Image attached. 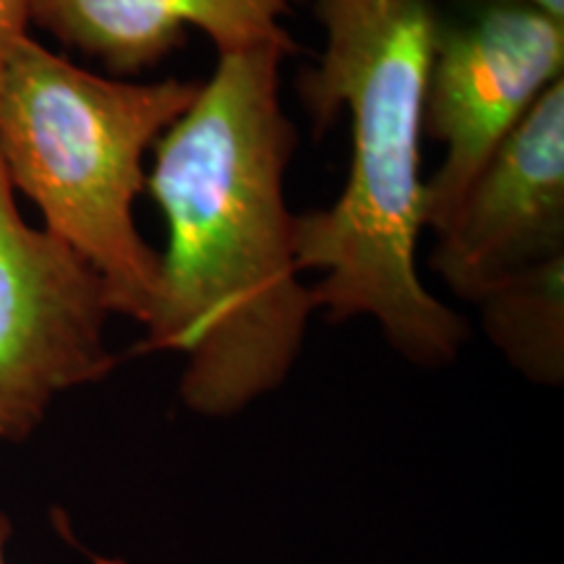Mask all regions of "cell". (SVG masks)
<instances>
[{"label": "cell", "instance_id": "5", "mask_svg": "<svg viewBox=\"0 0 564 564\" xmlns=\"http://www.w3.org/2000/svg\"><path fill=\"white\" fill-rule=\"evenodd\" d=\"M102 280L21 217L0 160V440L21 442L55 398L116 369Z\"/></svg>", "mask_w": 564, "mask_h": 564}, {"label": "cell", "instance_id": "10", "mask_svg": "<svg viewBox=\"0 0 564 564\" xmlns=\"http://www.w3.org/2000/svg\"><path fill=\"white\" fill-rule=\"evenodd\" d=\"M520 3L531 6V9L546 13L554 21H562L564 24V0H520Z\"/></svg>", "mask_w": 564, "mask_h": 564}, {"label": "cell", "instance_id": "11", "mask_svg": "<svg viewBox=\"0 0 564 564\" xmlns=\"http://www.w3.org/2000/svg\"><path fill=\"white\" fill-rule=\"evenodd\" d=\"M11 523L3 512H0V564H6V544H9Z\"/></svg>", "mask_w": 564, "mask_h": 564}, {"label": "cell", "instance_id": "6", "mask_svg": "<svg viewBox=\"0 0 564 564\" xmlns=\"http://www.w3.org/2000/svg\"><path fill=\"white\" fill-rule=\"evenodd\" d=\"M564 257V79L507 133L436 230L432 267L478 303L514 274Z\"/></svg>", "mask_w": 564, "mask_h": 564}, {"label": "cell", "instance_id": "7", "mask_svg": "<svg viewBox=\"0 0 564 564\" xmlns=\"http://www.w3.org/2000/svg\"><path fill=\"white\" fill-rule=\"evenodd\" d=\"M299 0H30V21L55 40L100 61L116 79L158 66L183 45L186 30H202L217 53L232 55L274 45H299L280 19Z\"/></svg>", "mask_w": 564, "mask_h": 564}, {"label": "cell", "instance_id": "1", "mask_svg": "<svg viewBox=\"0 0 564 564\" xmlns=\"http://www.w3.org/2000/svg\"><path fill=\"white\" fill-rule=\"evenodd\" d=\"M264 45L220 55L196 100L152 147L147 175L167 225L147 350L186 358L181 398L225 419L285 382L312 314L295 259L285 173L299 133Z\"/></svg>", "mask_w": 564, "mask_h": 564}, {"label": "cell", "instance_id": "9", "mask_svg": "<svg viewBox=\"0 0 564 564\" xmlns=\"http://www.w3.org/2000/svg\"><path fill=\"white\" fill-rule=\"evenodd\" d=\"M30 0H0V76L13 47L30 34Z\"/></svg>", "mask_w": 564, "mask_h": 564}, {"label": "cell", "instance_id": "8", "mask_svg": "<svg viewBox=\"0 0 564 564\" xmlns=\"http://www.w3.org/2000/svg\"><path fill=\"white\" fill-rule=\"evenodd\" d=\"M491 343L520 373L560 384L564 373V257L514 274L478 301Z\"/></svg>", "mask_w": 564, "mask_h": 564}, {"label": "cell", "instance_id": "2", "mask_svg": "<svg viewBox=\"0 0 564 564\" xmlns=\"http://www.w3.org/2000/svg\"><path fill=\"white\" fill-rule=\"evenodd\" d=\"M447 0H314L324 30L316 66L299 76L303 108L322 137L345 110L352 160L333 207L295 215L293 241L316 312L333 322L371 316L394 350L444 366L468 324L423 285L415 249L426 207L423 110L436 26Z\"/></svg>", "mask_w": 564, "mask_h": 564}, {"label": "cell", "instance_id": "3", "mask_svg": "<svg viewBox=\"0 0 564 564\" xmlns=\"http://www.w3.org/2000/svg\"><path fill=\"white\" fill-rule=\"evenodd\" d=\"M199 82L108 79L47 51L32 34L0 76V160L53 238L102 280L110 312L147 327L160 295V253L133 204L144 154L192 108Z\"/></svg>", "mask_w": 564, "mask_h": 564}, {"label": "cell", "instance_id": "4", "mask_svg": "<svg viewBox=\"0 0 564 564\" xmlns=\"http://www.w3.org/2000/svg\"><path fill=\"white\" fill-rule=\"evenodd\" d=\"M564 74V24L520 0H447L429 68L423 139L444 147L423 225L449 220L481 167Z\"/></svg>", "mask_w": 564, "mask_h": 564}]
</instances>
